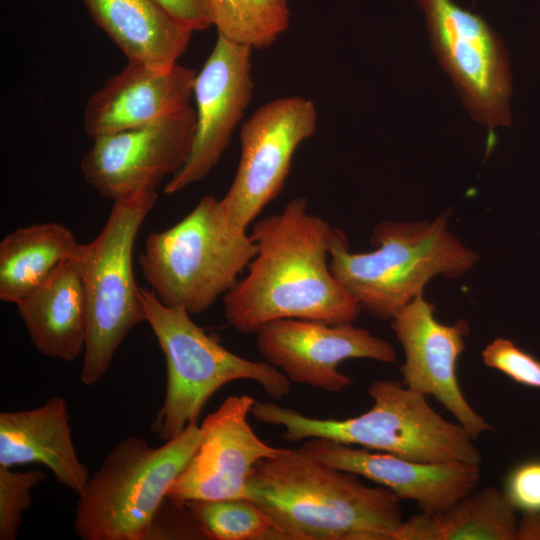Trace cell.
I'll list each match as a JSON object with an SVG mask.
<instances>
[{"label":"cell","instance_id":"30bf717a","mask_svg":"<svg viewBox=\"0 0 540 540\" xmlns=\"http://www.w3.org/2000/svg\"><path fill=\"white\" fill-rule=\"evenodd\" d=\"M311 99L288 96L259 107L241 127V156L234 179L220 199L222 211L235 228L250 223L282 191L298 146L317 127Z\"/></svg>","mask_w":540,"mask_h":540},{"label":"cell","instance_id":"7402d4cb","mask_svg":"<svg viewBox=\"0 0 540 540\" xmlns=\"http://www.w3.org/2000/svg\"><path fill=\"white\" fill-rule=\"evenodd\" d=\"M516 508L504 491L476 488L440 513H425L427 540H517Z\"/></svg>","mask_w":540,"mask_h":540},{"label":"cell","instance_id":"ba28073f","mask_svg":"<svg viewBox=\"0 0 540 540\" xmlns=\"http://www.w3.org/2000/svg\"><path fill=\"white\" fill-rule=\"evenodd\" d=\"M157 197L155 189H149L115 200L100 234L77 250L88 309L80 376L84 385L105 374L124 338L146 321L132 254L136 235Z\"/></svg>","mask_w":540,"mask_h":540},{"label":"cell","instance_id":"2e32d148","mask_svg":"<svg viewBox=\"0 0 540 540\" xmlns=\"http://www.w3.org/2000/svg\"><path fill=\"white\" fill-rule=\"evenodd\" d=\"M301 449L330 466L383 486L420 512L440 513L475 490L480 466L460 462L422 463L327 439H308Z\"/></svg>","mask_w":540,"mask_h":540},{"label":"cell","instance_id":"cb8c5ba5","mask_svg":"<svg viewBox=\"0 0 540 540\" xmlns=\"http://www.w3.org/2000/svg\"><path fill=\"white\" fill-rule=\"evenodd\" d=\"M207 539L293 540L273 517L247 497L185 504Z\"/></svg>","mask_w":540,"mask_h":540},{"label":"cell","instance_id":"52a82bcc","mask_svg":"<svg viewBox=\"0 0 540 540\" xmlns=\"http://www.w3.org/2000/svg\"><path fill=\"white\" fill-rule=\"evenodd\" d=\"M201 438L195 423L159 447L136 436L120 441L78 495L76 535L82 540H144Z\"/></svg>","mask_w":540,"mask_h":540},{"label":"cell","instance_id":"603a6c76","mask_svg":"<svg viewBox=\"0 0 540 540\" xmlns=\"http://www.w3.org/2000/svg\"><path fill=\"white\" fill-rule=\"evenodd\" d=\"M218 35L252 49L271 46L290 23L288 0H205Z\"/></svg>","mask_w":540,"mask_h":540},{"label":"cell","instance_id":"ac0fdd59","mask_svg":"<svg viewBox=\"0 0 540 540\" xmlns=\"http://www.w3.org/2000/svg\"><path fill=\"white\" fill-rule=\"evenodd\" d=\"M41 464L56 480L80 495L89 480L71 435L68 405L52 397L43 405L0 413V466Z\"/></svg>","mask_w":540,"mask_h":540},{"label":"cell","instance_id":"d6986e66","mask_svg":"<svg viewBox=\"0 0 540 540\" xmlns=\"http://www.w3.org/2000/svg\"><path fill=\"white\" fill-rule=\"evenodd\" d=\"M16 306L32 344L41 354L73 361L84 351L88 309L76 254Z\"/></svg>","mask_w":540,"mask_h":540},{"label":"cell","instance_id":"6da1fadb","mask_svg":"<svg viewBox=\"0 0 540 540\" xmlns=\"http://www.w3.org/2000/svg\"><path fill=\"white\" fill-rule=\"evenodd\" d=\"M330 224L296 197L251 231L257 253L247 275L224 295V314L242 334L279 319L352 323L362 309L332 274Z\"/></svg>","mask_w":540,"mask_h":540},{"label":"cell","instance_id":"484cf974","mask_svg":"<svg viewBox=\"0 0 540 540\" xmlns=\"http://www.w3.org/2000/svg\"><path fill=\"white\" fill-rule=\"evenodd\" d=\"M483 363L514 382L540 389V360L518 347L512 340L496 338L485 346Z\"/></svg>","mask_w":540,"mask_h":540},{"label":"cell","instance_id":"ffe728a7","mask_svg":"<svg viewBox=\"0 0 540 540\" xmlns=\"http://www.w3.org/2000/svg\"><path fill=\"white\" fill-rule=\"evenodd\" d=\"M94 23L128 61L170 67L186 51L193 31L153 0H82Z\"/></svg>","mask_w":540,"mask_h":540},{"label":"cell","instance_id":"44dd1931","mask_svg":"<svg viewBox=\"0 0 540 540\" xmlns=\"http://www.w3.org/2000/svg\"><path fill=\"white\" fill-rule=\"evenodd\" d=\"M80 244L66 226L46 222L20 227L0 242V300L17 304L64 261Z\"/></svg>","mask_w":540,"mask_h":540},{"label":"cell","instance_id":"8992f818","mask_svg":"<svg viewBox=\"0 0 540 540\" xmlns=\"http://www.w3.org/2000/svg\"><path fill=\"white\" fill-rule=\"evenodd\" d=\"M140 296L167 369L164 402L152 424L160 439L168 441L197 423L209 398L232 381H254L274 400L289 394L291 381L273 365L229 351L185 309L164 305L151 290L140 288Z\"/></svg>","mask_w":540,"mask_h":540},{"label":"cell","instance_id":"7c38bea8","mask_svg":"<svg viewBox=\"0 0 540 540\" xmlns=\"http://www.w3.org/2000/svg\"><path fill=\"white\" fill-rule=\"evenodd\" d=\"M256 346L264 361L297 384L339 393L353 384L338 370L349 359L383 363L396 360L394 347L352 323L331 324L305 319H279L256 333Z\"/></svg>","mask_w":540,"mask_h":540},{"label":"cell","instance_id":"5bb4252c","mask_svg":"<svg viewBox=\"0 0 540 540\" xmlns=\"http://www.w3.org/2000/svg\"><path fill=\"white\" fill-rule=\"evenodd\" d=\"M252 48L218 35L193 85L196 128L190 155L167 182L175 194L205 178L230 143L253 94Z\"/></svg>","mask_w":540,"mask_h":540},{"label":"cell","instance_id":"7a4b0ae2","mask_svg":"<svg viewBox=\"0 0 540 540\" xmlns=\"http://www.w3.org/2000/svg\"><path fill=\"white\" fill-rule=\"evenodd\" d=\"M247 498L293 540H391L403 521L401 499L383 486L330 466L300 449L284 448L254 467Z\"/></svg>","mask_w":540,"mask_h":540},{"label":"cell","instance_id":"4316f807","mask_svg":"<svg viewBox=\"0 0 540 540\" xmlns=\"http://www.w3.org/2000/svg\"><path fill=\"white\" fill-rule=\"evenodd\" d=\"M207 539L204 532L184 506L167 497L155 513L144 540Z\"/></svg>","mask_w":540,"mask_h":540},{"label":"cell","instance_id":"e0dca14e","mask_svg":"<svg viewBox=\"0 0 540 540\" xmlns=\"http://www.w3.org/2000/svg\"><path fill=\"white\" fill-rule=\"evenodd\" d=\"M196 74L178 63L158 67L128 61L89 97L83 118L86 135L95 139L186 109L191 106Z\"/></svg>","mask_w":540,"mask_h":540},{"label":"cell","instance_id":"8fae6325","mask_svg":"<svg viewBox=\"0 0 540 540\" xmlns=\"http://www.w3.org/2000/svg\"><path fill=\"white\" fill-rule=\"evenodd\" d=\"M192 106L150 124L99 136L82 157L86 182L105 199L155 189L186 163L193 145Z\"/></svg>","mask_w":540,"mask_h":540},{"label":"cell","instance_id":"277c9868","mask_svg":"<svg viewBox=\"0 0 540 540\" xmlns=\"http://www.w3.org/2000/svg\"><path fill=\"white\" fill-rule=\"evenodd\" d=\"M450 212L432 221L378 223L371 235L376 247L352 253L344 232L331 228L329 264L332 274L370 315L392 319L423 295L437 275L459 278L478 261L479 254L449 231Z\"/></svg>","mask_w":540,"mask_h":540},{"label":"cell","instance_id":"9c48e42d","mask_svg":"<svg viewBox=\"0 0 540 540\" xmlns=\"http://www.w3.org/2000/svg\"><path fill=\"white\" fill-rule=\"evenodd\" d=\"M431 45L471 117L489 132L511 124L508 51L481 15L453 0H416Z\"/></svg>","mask_w":540,"mask_h":540},{"label":"cell","instance_id":"f1b7e54d","mask_svg":"<svg viewBox=\"0 0 540 540\" xmlns=\"http://www.w3.org/2000/svg\"><path fill=\"white\" fill-rule=\"evenodd\" d=\"M191 31H203L211 26L205 0H153Z\"/></svg>","mask_w":540,"mask_h":540},{"label":"cell","instance_id":"83f0119b","mask_svg":"<svg viewBox=\"0 0 540 540\" xmlns=\"http://www.w3.org/2000/svg\"><path fill=\"white\" fill-rule=\"evenodd\" d=\"M504 493L516 510L540 512V459L513 467L506 476Z\"/></svg>","mask_w":540,"mask_h":540},{"label":"cell","instance_id":"5b68a950","mask_svg":"<svg viewBox=\"0 0 540 540\" xmlns=\"http://www.w3.org/2000/svg\"><path fill=\"white\" fill-rule=\"evenodd\" d=\"M256 253L251 236L229 223L220 200L206 195L177 224L151 233L138 262L161 303L196 315L234 287Z\"/></svg>","mask_w":540,"mask_h":540},{"label":"cell","instance_id":"9a60e30c","mask_svg":"<svg viewBox=\"0 0 540 540\" xmlns=\"http://www.w3.org/2000/svg\"><path fill=\"white\" fill-rule=\"evenodd\" d=\"M434 312V305L421 295L391 319L404 352L401 382L413 391L433 396L476 439L494 429L468 403L457 377L458 359L470 328L462 319L453 325L442 324Z\"/></svg>","mask_w":540,"mask_h":540},{"label":"cell","instance_id":"4fadbf2b","mask_svg":"<svg viewBox=\"0 0 540 540\" xmlns=\"http://www.w3.org/2000/svg\"><path fill=\"white\" fill-rule=\"evenodd\" d=\"M255 400L248 395L228 396L201 424V441L167 498L184 506L194 500L241 498L262 459L281 453L262 441L248 422Z\"/></svg>","mask_w":540,"mask_h":540},{"label":"cell","instance_id":"f546056e","mask_svg":"<svg viewBox=\"0 0 540 540\" xmlns=\"http://www.w3.org/2000/svg\"><path fill=\"white\" fill-rule=\"evenodd\" d=\"M517 540H540V512L522 513L517 525Z\"/></svg>","mask_w":540,"mask_h":540},{"label":"cell","instance_id":"3957f363","mask_svg":"<svg viewBox=\"0 0 540 540\" xmlns=\"http://www.w3.org/2000/svg\"><path fill=\"white\" fill-rule=\"evenodd\" d=\"M368 394L371 408L346 419L314 418L270 401H255L251 414L259 422L281 427L288 442L327 439L416 462L480 466L475 439L459 423L438 414L425 395L396 380H375Z\"/></svg>","mask_w":540,"mask_h":540},{"label":"cell","instance_id":"d4e9b609","mask_svg":"<svg viewBox=\"0 0 540 540\" xmlns=\"http://www.w3.org/2000/svg\"><path fill=\"white\" fill-rule=\"evenodd\" d=\"M46 475L40 470L13 471L0 466V539L14 540L24 512L32 504V490Z\"/></svg>","mask_w":540,"mask_h":540}]
</instances>
